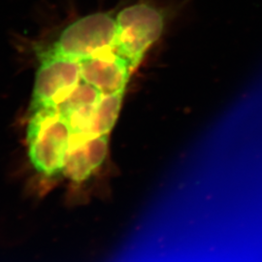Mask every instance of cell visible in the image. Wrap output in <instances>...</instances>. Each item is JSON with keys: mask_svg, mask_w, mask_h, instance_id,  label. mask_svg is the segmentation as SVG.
Wrapping results in <instances>:
<instances>
[{"mask_svg": "<svg viewBox=\"0 0 262 262\" xmlns=\"http://www.w3.org/2000/svg\"><path fill=\"white\" fill-rule=\"evenodd\" d=\"M108 147L109 135L72 134L62 174L76 183L88 180L103 164Z\"/></svg>", "mask_w": 262, "mask_h": 262, "instance_id": "obj_6", "label": "cell"}, {"mask_svg": "<svg viewBox=\"0 0 262 262\" xmlns=\"http://www.w3.org/2000/svg\"><path fill=\"white\" fill-rule=\"evenodd\" d=\"M163 30L164 16L158 8L146 3L127 6L116 18L114 50L135 70Z\"/></svg>", "mask_w": 262, "mask_h": 262, "instance_id": "obj_2", "label": "cell"}, {"mask_svg": "<svg viewBox=\"0 0 262 262\" xmlns=\"http://www.w3.org/2000/svg\"><path fill=\"white\" fill-rule=\"evenodd\" d=\"M73 132L57 108L30 111L27 141L28 158L38 173L48 177L62 174Z\"/></svg>", "mask_w": 262, "mask_h": 262, "instance_id": "obj_1", "label": "cell"}, {"mask_svg": "<svg viewBox=\"0 0 262 262\" xmlns=\"http://www.w3.org/2000/svg\"><path fill=\"white\" fill-rule=\"evenodd\" d=\"M115 35L116 19L107 13H94L69 25L61 32L52 51L81 61L114 49Z\"/></svg>", "mask_w": 262, "mask_h": 262, "instance_id": "obj_3", "label": "cell"}, {"mask_svg": "<svg viewBox=\"0 0 262 262\" xmlns=\"http://www.w3.org/2000/svg\"><path fill=\"white\" fill-rule=\"evenodd\" d=\"M80 64L82 80L102 94L124 93L133 71L129 62L114 49L83 59Z\"/></svg>", "mask_w": 262, "mask_h": 262, "instance_id": "obj_5", "label": "cell"}, {"mask_svg": "<svg viewBox=\"0 0 262 262\" xmlns=\"http://www.w3.org/2000/svg\"><path fill=\"white\" fill-rule=\"evenodd\" d=\"M124 93L103 94L91 114L82 135H109L118 121Z\"/></svg>", "mask_w": 262, "mask_h": 262, "instance_id": "obj_7", "label": "cell"}, {"mask_svg": "<svg viewBox=\"0 0 262 262\" xmlns=\"http://www.w3.org/2000/svg\"><path fill=\"white\" fill-rule=\"evenodd\" d=\"M35 77L30 111L58 108L82 81L80 61L52 50L41 56Z\"/></svg>", "mask_w": 262, "mask_h": 262, "instance_id": "obj_4", "label": "cell"}]
</instances>
